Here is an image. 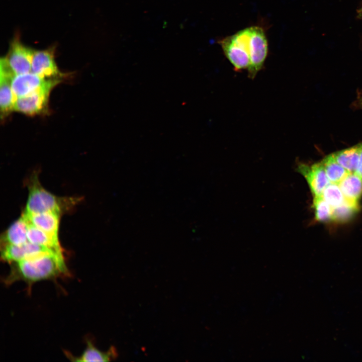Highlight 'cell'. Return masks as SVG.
<instances>
[{"mask_svg":"<svg viewBox=\"0 0 362 362\" xmlns=\"http://www.w3.org/2000/svg\"><path fill=\"white\" fill-rule=\"evenodd\" d=\"M11 264L10 272L4 279L8 285L22 281L30 287L37 282L69 274L63 253L56 252L45 253Z\"/></svg>","mask_w":362,"mask_h":362,"instance_id":"6da1fadb","label":"cell"},{"mask_svg":"<svg viewBox=\"0 0 362 362\" xmlns=\"http://www.w3.org/2000/svg\"><path fill=\"white\" fill-rule=\"evenodd\" d=\"M27 186L29 195L24 212L26 214L53 212L61 215L78 201L76 198L58 197L49 192L42 187L36 173L30 177Z\"/></svg>","mask_w":362,"mask_h":362,"instance_id":"7a4b0ae2","label":"cell"},{"mask_svg":"<svg viewBox=\"0 0 362 362\" xmlns=\"http://www.w3.org/2000/svg\"><path fill=\"white\" fill-rule=\"evenodd\" d=\"M219 44L235 71L248 70L251 54L250 27L222 38Z\"/></svg>","mask_w":362,"mask_h":362,"instance_id":"3957f363","label":"cell"},{"mask_svg":"<svg viewBox=\"0 0 362 362\" xmlns=\"http://www.w3.org/2000/svg\"><path fill=\"white\" fill-rule=\"evenodd\" d=\"M60 78H49L33 92L16 99L14 111L28 116L45 114L48 112V102L52 89L61 82Z\"/></svg>","mask_w":362,"mask_h":362,"instance_id":"277c9868","label":"cell"},{"mask_svg":"<svg viewBox=\"0 0 362 362\" xmlns=\"http://www.w3.org/2000/svg\"><path fill=\"white\" fill-rule=\"evenodd\" d=\"M251 55L248 76L254 78L262 69L268 54V41L264 29L258 26H250Z\"/></svg>","mask_w":362,"mask_h":362,"instance_id":"5b68a950","label":"cell"},{"mask_svg":"<svg viewBox=\"0 0 362 362\" xmlns=\"http://www.w3.org/2000/svg\"><path fill=\"white\" fill-rule=\"evenodd\" d=\"M15 75L6 58H2L0 61V106L2 118H5L14 111L16 99L12 90L11 83Z\"/></svg>","mask_w":362,"mask_h":362,"instance_id":"8992f818","label":"cell"},{"mask_svg":"<svg viewBox=\"0 0 362 362\" xmlns=\"http://www.w3.org/2000/svg\"><path fill=\"white\" fill-rule=\"evenodd\" d=\"M49 252L56 251L47 247L30 242L19 245H1V259L10 264Z\"/></svg>","mask_w":362,"mask_h":362,"instance_id":"52a82bcc","label":"cell"},{"mask_svg":"<svg viewBox=\"0 0 362 362\" xmlns=\"http://www.w3.org/2000/svg\"><path fill=\"white\" fill-rule=\"evenodd\" d=\"M34 51L23 44L19 39L13 41L5 58L14 73L20 74L31 71Z\"/></svg>","mask_w":362,"mask_h":362,"instance_id":"ba28073f","label":"cell"},{"mask_svg":"<svg viewBox=\"0 0 362 362\" xmlns=\"http://www.w3.org/2000/svg\"><path fill=\"white\" fill-rule=\"evenodd\" d=\"M31 71L45 78H60L65 77V74L58 69L54 59L52 49L34 51Z\"/></svg>","mask_w":362,"mask_h":362,"instance_id":"9c48e42d","label":"cell"},{"mask_svg":"<svg viewBox=\"0 0 362 362\" xmlns=\"http://www.w3.org/2000/svg\"><path fill=\"white\" fill-rule=\"evenodd\" d=\"M297 169L305 178L313 197L322 196L324 190L330 182L321 162L311 165L300 163Z\"/></svg>","mask_w":362,"mask_h":362,"instance_id":"30bf717a","label":"cell"},{"mask_svg":"<svg viewBox=\"0 0 362 362\" xmlns=\"http://www.w3.org/2000/svg\"><path fill=\"white\" fill-rule=\"evenodd\" d=\"M47 79L32 71L15 75L12 79L11 85L16 99L27 95L37 90L42 86Z\"/></svg>","mask_w":362,"mask_h":362,"instance_id":"8fae6325","label":"cell"},{"mask_svg":"<svg viewBox=\"0 0 362 362\" xmlns=\"http://www.w3.org/2000/svg\"><path fill=\"white\" fill-rule=\"evenodd\" d=\"M28 222L51 236L58 238L60 214L53 212L36 214L23 213Z\"/></svg>","mask_w":362,"mask_h":362,"instance_id":"7c38bea8","label":"cell"},{"mask_svg":"<svg viewBox=\"0 0 362 362\" xmlns=\"http://www.w3.org/2000/svg\"><path fill=\"white\" fill-rule=\"evenodd\" d=\"M68 358L73 361H108L116 358L117 353L114 347L112 346L106 352L98 349L89 340H86L85 350L79 356H74L70 353H65Z\"/></svg>","mask_w":362,"mask_h":362,"instance_id":"4fadbf2b","label":"cell"},{"mask_svg":"<svg viewBox=\"0 0 362 362\" xmlns=\"http://www.w3.org/2000/svg\"><path fill=\"white\" fill-rule=\"evenodd\" d=\"M28 226V222L22 215L5 232L2 237V244L19 245L29 242L27 238Z\"/></svg>","mask_w":362,"mask_h":362,"instance_id":"5bb4252c","label":"cell"},{"mask_svg":"<svg viewBox=\"0 0 362 362\" xmlns=\"http://www.w3.org/2000/svg\"><path fill=\"white\" fill-rule=\"evenodd\" d=\"M345 200L355 204L362 196V178L355 173H348L338 184Z\"/></svg>","mask_w":362,"mask_h":362,"instance_id":"9a60e30c","label":"cell"},{"mask_svg":"<svg viewBox=\"0 0 362 362\" xmlns=\"http://www.w3.org/2000/svg\"><path fill=\"white\" fill-rule=\"evenodd\" d=\"M27 238L30 242L47 247L58 253H63L58 238L51 236L29 222Z\"/></svg>","mask_w":362,"mask_h":362,"instance_id":"2e32d148","label":"cell"},{"mask_svg":"<svg viewBox=\"0 0 362 362\" xmlns=\"http://www.w3.org/2000/svg\"><path fill=\"white\" fill-rule=\"evenodd\" d=\"M362 150V142L332 153L337 162L350 173L355 172Z\"/></svg>","mask_w":362,"mask_h":362,"instance_id":"e0dca14e","label":"cell"},{"mask_svg":"<svg viewBox=\"0 0 362 362\" xmlns=\"http://www.w3.org/2000/svg\"><path fill=\"white\" fill-rule=\"evenodd\" d=\"M321 162L327 176L331 183L338 184L349 173L337 162L332 153L326 156Z\"/></svg>","mask_w":362,"mask_h":362,"instance_id":"ac0fdd59","label":"cell"},{"mask_svg":"<svg viewBox=\"0 0 362 362\" xmlns=\"http://www.w3.org/2000/svg\"><path fill=\"white\" fill-rule=\"evenodd\" d=\"M322 196L332 209L340 205L345 200L338 184L331 183L325 188Z\"/></svg>","mask_w":362,"mask_h":362,"instance_id":"d6986e66","label":"cell"},{"mask_svg":"<svg viewBox=\"0 0 362 362\" xmlns=\"http://www.w3.org/2000/svg\"><path fill=\"white\" fill-rule=\"evenodd\" d=\"M358 209V204L346 200L338 207L332 209L331 219L336 221H344L351 217Z\"/></svg>","mask_w":362,"mask_h":362,"instance_id":"ffe728a7","label":"cell"},{"mask_svg":"<svg viewBox=\"0 0 362 362\" xmlns=\"http://www.w3.org/2000/svg\"><path fill=\"white\" fill-rule=\"evenodd\" d=\"M313 207L315 218L317 221H326L331 219L332 208L322 196L313 197Z\"/></svg>","mask_w":362,"mask_h":362,"instance_id":"44dd1931","label":"cell"},{"mask_svg":"<svg viewBox=\"0 0 362 362\" xmlns=\"http://www.w3.org/2000/svg\"><path fill=\"white\" fill-rule=\"evenodd\" d=\"M354 173L362 178V150L360 154L357 166Z\"/></svg>","mask_w":362,"mask_h":362,"instance_id":"7402d4cb","label":"cell"},{"mask_svg":"<svg viewBox=\"0 0 362 362\" xmlns=\"http://www.w3.org/2000/svg\"><path fill=\"white\" fill-rule=\"evenodd\" d=\"M358 14H359V16L361 17V18H362V7L359 10Z\"/></svg>","mask_w":362,"mask_h":362,"instance_id":"603a6c76","label":"cell"}]
</instances>
